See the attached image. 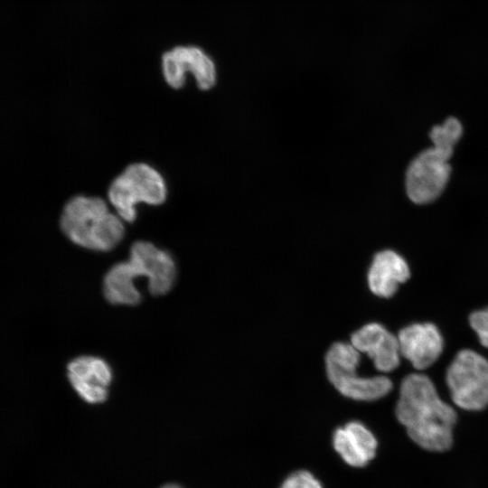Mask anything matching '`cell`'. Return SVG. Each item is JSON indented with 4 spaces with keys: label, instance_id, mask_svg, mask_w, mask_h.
Wrapping results in <instances>:
<instances>
[{
    "label": "cell",
    "instance_id": "6da1fadb",
    "mask_svg": "<svg viewBox=\"0 0 488 488\" xmlns=\"http://www.w3.org/2000/svg\"><path fill=\"white\" fill-rule=\"evenodd\" d=\"M395 413L409 437L420 447L433 452L451 447L456 413L440 399L426 375L413 373L403 379Z\"/></svg>",
    "mask_w": 488,
    "mask_h": 488
},
{
    "label": "cell",
    "instance_id": "7a4b0ae2",
    "mask_svg": "<svg viewBox=\"0 0 488 488\" xmlns=\"http://www.w3.org/2000/svg\"><path fill=\"white\" fill-rule=\"evenodd\" d=\"M123 220L97 196L77 195L64 206L60 225L74 244L95 251H109L124 238Z\"/></svg>",
    "mask_w": 488,
    "mask_h": 488
},
{
    "label": "cell",
    "instance_id": "3957f363",
    "mask_svg": "<svg viewBox=\"0 0 488 488\" xmlns=\"http://www.w3.org/2000/svg\"><path fill=\"white\" fill-rule=\"evenodd\" d=\"M167 196V186L162 174L144 163H135L117 175L109 185L108 198L116 213L132 222L136 217V205L162 204Z\"/></svg>",
    "mask_w": 488,
    "mask_h": 488
},
{
    "label": "cell",
    "instance_id": "277c9868",
    "mask_svg": "<svg viewBox=\"0 0 488 488\" xmlns=\"http://www.w3.org/2000/svg\"><path fill=\"white\" fill-rule=\"evenodd\" d=\"M361 352L352 343H333L325 355L329 381L343 396L360 401H372L386 396L392 381L386 376L361 377L356 373Z\"/></svg>",
    "mask_w": 488,
    "mask_h": 488
},
{
    "label": "cell",
    "instance_id": "5b68a950",
    "mask_svg": "<svg viewBox=\"0 0 488 488\" xmlns=\"http://www.w3.org/2000/svg\"><path fill=\"white\" fill-rule=\"evenodd\" d=\"M446 380L453 402L465 410L488 406V360L474 351L457 352L447 368Z\"/></svg>",
    "mask_w": 488,
    "mask_h": 488
},
{
    "label": "cell",
    "instance_id": "8992f818",
    "mask_svg": "<svg viewBox=\"0 0 488 488\" xmlns=\"http://www.w3.org/2000/svg\"><path fill=\"white\" fill-rule=\"evenodd\" d=\"M453 152L433 145L421 152L409 164L406 174V189L409 199L418 204L436 200L446 187Z\"/></svg>",
    "mask_w": 488,
    "mask_h": 488
},
{
    "label": "cell",
    "instance_id": "52a82bcc",
    "mask_svg": "<svg viewBox=\"0 0 488 488\" xmlns=\"http://www.w3.org/2000/svg\"><path fill=\"white\" fill-rule=\"evenodd\" d=\"M128 261L140 277L147 279L151 295L160 296L173 288L177 268L173 257L151 242L136 241L130 249Z\"/></svg>",
    "mask_w": 488,
    "mask_h": 488
},
{
    "label": "cell",
    "instance_id": "ba28073f",
    "mask_svg": "<svg viewBox=\"0 0 488 488\" xmlns=\"http://www.w3.org/2000/svg\"><path fill=\"white\" fill-rule=\"evenodd\" d=\"M67 377L78 396L86 403L98 405L108 398L113 371L104 359L81 355L67 365Z\"/></svg>",
    "mask_w": 488,
    "mask_h": 488
},
{
    "label": "cell",
    "instance_id": "9c48e42d",
    "mask_svg": "<svg viewBox=\"0 0 488 488\" xmlns=\"http://www.w3.org/2000/svg\"><path fill=\"white\" fill-rule=\"evenodd\" d=\"M186 71L193 74L201 89L207 90L215 84L214 63L202 50L195 47H176L164 55L163 72L171 87H183Z\"/></svg>",
    "mask_w": 488,
    "mask_h": 488
},
{
    "label": "cell",
    "instance_id": "30bf717a",
    "mask_svg": "<svg viewBox=\"0 0 488 488\" xmlns=\"http://www.w3.org/2000/svg\"><path fill=\"white\" fill-rule=\"evenodd\" d=\"M397 337L400 354L419 371L431 366L443 351V337L436 325L430 323L406 326Z\"/></svg>",
    "mask_w": 488,
    "mask_h": 488
},
{
    "label": "cell",
    "instance_id": "8fae6325",
    "mask_svg": "<svg viewBox=\"0 0 488 488\" xmlns=\"http://www.w3.org/2000/svg\"><path fill=\"white\" fill-rule=\"evenodd\" d=\"M351 343L360 352L366 353L380 371L389 372L399 365L398 337L380 324H368L353 333Z\"/></svg>",
    "mask_w": 488,
    "mask_h": 488
},
{
    "label": "cell",
    "instance_id": "7c38bea8",
    "mask_svg": "<svg viewBox=\"0 0 488 488\" xmlns=\"http://www.w3.org/2000/svg\"><path fill=\"white\" fill-rule=\"evenodd\" d=\"M333 446L346 464L363 467L375 456L378 442L363 424L351 421L334 431Z\"/></svg>",
    "mask_w": 488,
    "mask_h": 488
},
{
    "label": "cell",
    "instance_id": "4fadbf2b",
    "mask_svg": "<svg viewBox=\"0 0 488 488\" xmlns=\"http://www.w3.org/2000/svg\"><path fill=\"white\" fill-rule=\"evenodd\" d=\"M409 275L408 266L401 256L392 250H384L374 256L368 272V286L374 295L390 297Z\"/></svg>",
    "mask_w": 488,
    "mask_h": 488
},
{
    "label": "cell",
    "instance_id": "5bb4252c",
    "mask_svg": "<svg viewBox=\"0 0 488 488\" xmlns=\"http://www.w3.org/2000/svg\"><path fill=\"white\" fill-rule=\"evenodd\" d=\"M140 277L136 269L127 261L112 266L103 280V293L106 300L117 305L134 306L142 300L136 280Z\"/></svg>",
    "mask_w": 488,
    "mask_h": 488
},
{
    "label": "cell",
    "instance_id": "9a60e30c",
    "mask_svg": "<svg viewBox=\"0 0 488 488\" xmlns=\"http://www.w3.org/2000/svg\"><path fill=\"white\" fill-rule=\"evenodd\" d=\"M463 132L461 123L455 117H448L441 126H436L430 132L433 145L454 152Z\"/></svg>",
    "mask_w": 488,
    "mask_h": 488
},
{
    "label": "cell",
    "instance_id": "2e32d148",
    "mask_svg": "<svg viewBox=\"0 0 488 488\" xmlns=\"http://www.w3.org/2000/svg\"><path fill=\"white\" fill-rule=\"evenodd\" d=\"M280 488H323V485L310 472L298 470L289 474Z\"/></svg>",
    "mask_w": 488,
    "mask_h": 488
},
{
    "label": "cell",
    "instance_id": "e0dca14e",
    "mask_svg": "<svg viewBox=\"0 0 488 488\" xmlns=\"http://www.w3.org/2000/svg\"><path fill=\"white\" fill-rule=\"evenodd\" d=\"M469 323L476 333L480 343L488 348V307L472 313Z\"/></svg>",
    "mask_w": 488,
    "mask_h": 488
},
{
    "label": "cell",
    "instance_id": "ac0fdd59",
    "mask_svg": "<svg viewBox=\"0 0 488 488\" xmlns=\"http://www.w3.org/2000/svg\"><path fill=\"white\" fill-rule=\"evenodd\" d=\"M160 488H183V487L177 483H166L161 486Z\"/></svg>",
    "mask_w": 488,
    "mask_h": 488
}]
</instances>
